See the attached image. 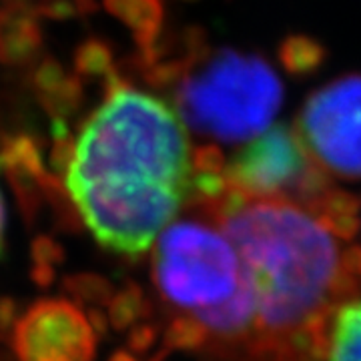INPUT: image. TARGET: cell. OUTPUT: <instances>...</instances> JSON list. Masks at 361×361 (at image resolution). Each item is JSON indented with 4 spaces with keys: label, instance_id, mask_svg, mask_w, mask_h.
Here are the masks:
<instances>
[{
    "label": "cell",
    "instance_id": "22",
    "mask_svg": "<svg viewBox=\"0 0 361 361\" xmlns=\"http://www.w3.org/2000/svg\"><path fill=\"white\" fill-rule=\"evenodd\" d=\"M73 159H75V141L71 139V135L63 139H54L51 151V169L54 171V175H66Z\"/></svg>",
    "mask_w": 361,
    "mask_h": 361
},
{
    "label": "cell",
    "instance_id": "25",
    "mask_svg": "<svg viewBox=\"0 0 361 361\" xmlns=\"http://www.w3.org/2000/svg\"><path fill=\"white\" fill-rule=\"evenodd\" d=\"M87 319H89V325L92 327L94 336H104V334H106L109 317H106L103 311H101V307H90Z\"/></svg>",
    "mask_w": 361,
    "mask_h": 361
},
{
    "label": "cell",
    "instance_id": "20",
    "mask_svg": "<svg viewBox=\"0 0 361 361\" xmlns=\"http://www.w3.org/2000/svg\"><path fill=\"white\" fill-rule=\"evenodd\" d=\"M68 77L65 71V66L61 65L54 59H44L32 73V87L37 90V94L52 90L54 87H59L65 78Z\"/></svg>",
    "mask_w": 361,
    "mask_h": 361
},
{
    "label": "cell",
    "instance_id": "5",
    "mask_svg": "<svg viewBox=\"0 0 361 361\" xmlns=\"http://www.w3.org/2000/svg\"><path fill=\"white\" fill-rule=\"evenodd\" d=\"M66 193L94 239L129 257H137L153 245L187 197L171 185L123 179L71 185Z\"/></svg>",
    "mask_w": 361,
    "mask_h": 361
},
{
    "label": "cell",
    "instance_id": "14",
    "mask_svg": "<svg viewBox=\"0 0 361 361\" xmlns=\"http://www.w3.org/2000/svg\"><path fill=\"white\" fill-rule=\"evenodd\" d=\"M37 97H39L40 106L52 121H66L80 109L82 99H85V87L77 75H68L59 87L40 92Z\"/></svg>",
    "mask_w": 361,
    "mask_h": 361
},
{
    "label": "cell",
    "instance_id": "12",
    "mask_svg": "<svg viewBox=\"0 0 361 361\" xmlns=\"http://www.w3.org/2000/svg\"><path fill=\"white\" fill-rule=\"evenodd\" d=\"M279 61L287 75L297 78L313 77L327 61L325 44L310 35H289L279 44Z\"/></svg>",
    "mask_w": 361,
    "mask_h": 361
},
{
    "label": "cell",
    "instance_id": "6",
    "mask_svg": "<svg viewBox=\"0 0 361 361\" xmlns=\"http://www.w3.org/2000/svg\"><path fill=\"white\" fill-rule=\"evenodd\" d=\"M225 177L243 197L291 201L310 209L334 189L329 175L287 125H273L251 139L225 165Z\"/></svg>",
    "mask_w": 361,
    "mask_h": 361
},
{
    "label": "cell",
    "instance_id": "24",
    "mask_svg": "<svg viewBox=\"0 0 361 361\" xmlns=\"http://www.w3.org/2000/svg\"><path fill=\"white\" fill-rule=\"evenodd\" d=\"M16 303H14L11 297H4V299H0V334H4V331H8L11 327L16 322Z\"/></svg>",
    "mask_w": 361,
    "mask_h": 361
},
{
    "label": "cell",
    "instance_id": "4",
    "mask_svg": "<svg viewBox=\"0 0 361 361\" xmlns=\"http://www.w3.org/2000/svg\"><path fill=\"white\" fill-rule=\"evenodd\" d=\"M243 263L223 231L199 221H180L163 229L155 251V279L177 307H215L239 289Z\"/></svg>",
    "mask_w": 361,
    "mask_h": 361
},
{
    "label": "cell",
    "instance_id": "3",
    "mask_svg": "<svg viewBox=\"0 0 361 361\" xmlns=\"http://www.w3.org/2000/svg\"><path fill=\"white\" fill-rule=\"evenodd\" d=\"M283 103L273 66L253 52L207 49L175 85V106L195 133L221 142L251 141Z\"/></svg>",
    "mask_w": 361,
    "mask_h": 361
},
{
    "label": "cell",
    "instance_id": "15",
    "mask_svg": "<svg viewBox=\"0 0 361 361\" xmlns=\"http://www.w3.org/2000/svg\"><path fill=\"white\" fill-rule=\"evenodd\" d=\"M145 311H147V301H145L141 287L129 283L123 291L113 295L106 317L116 331H127L130 327H135V323L145 315Z\"/></svg>",
    "mask_w": 361,
    "mask_h": 361
},
{
    "label": "cell",
    "instance_id": "23",
    "mask_svg": "<svg viewBox=\"0 0 361 361\" xmlns=\"http://www.w3.org/2000/svg\"><path fill=\"white\" fill-rule=\"evenodd\" d=\"M155 337V327H151V325H135V327H130L129 348L133 349V351L142 353V351H147L149 348H153Z\"/></svg>",
    "mask_w": 361,
    "mask_h": 361
},
{
    "label": "cell",
    "instance_id": "13",
    "mask_svg": "<svg viewBox=\"0 0 361 361\" xmlns=\"http://www.w3.org/2000/svg\"><path fill=\"white\" fill-rule=\"evenodd\" d=\"M75 73L80 80H97L109 77L115 71V52L101 39H89L78 44L73 56Z\"/></svg>",
    "mask_w": 361,
    "mask_h": 361
},
{
    "label": "cell",
    "instance_id": "8",
    "mask_svg": "<svg viewBox=\"0 0 361 361\" xmlns=\"http://www.w3.org/2000/svg\"><path fill=\"white\" fill-rule=\"evenodd\" d=\"M18 361H92L97 336L89 319L66 299H42L14 325Z\"/></svg>",
    "mask_w": 361,
    "mask_h": 361
},
{
    "label": "cell",
    "instance_id": "26",
    "mask_svg": "<svg viewBox=\"0 0 361 361\" xmlns=\"http://www.w3.org/2000/svg\"><path fill=\"white\" fill-rule=\"evenodd\" d=\"M109 361H137L130 353H127V351H116V353H113L111 355V360Z\"/></svg>",
    "mask_w": 361,
    "mask_h": 361
},
{
    "label": "cell",
    "instance_id": "2",
    "mask_svg": "<svg viewBox=\"0 0 361 361\" xmlns=\"http://www.w3.org/2000/svg\"><path fill=\"white\" fill-rule=\"evenodd\" d=\"M191 149L177 115L127 82L104 97L75 142L65 187L101 179L153 180L189 193Z\"/></svg>",
    "mask_w": 361,
    "mask_h": 361
},
{
    "label": "cell",
    "instance_id": "9",
    "mask_svg": "<svg viewBox=\"0 0 361 361\" xmlns=\"http://www.w3.org/2000/svg\"><path fill=\"white\" fill-rule=\"evenodd\" d=\"M42 49V28L35 8L25 2H8L0 8V63L23 66Z\"/></svg>",
    "mask_w": 361,
    "mask_h": 361
},
{
    "label": "cell",
    "instance_id": "7",
    "mask_svg": "<svg viewBox=\"0 0 361 361\" xmlns=\"http://www.w3.org/2000/svg\"><path fill=\"white\" fill-rule=\"evenodd\" d=\"M295 130L327 175L361 179V75L339 77L310 94Z\"/></svg>",
    "mask_w": 361,
    "mask_h": 361
},
{
    "label": "cell",
    "instance_id": "27",
    "mask_svg": "<svg viewBox=\"0 0 361 361\" xmlns=\"http://www.w3.org/2000/svg\"><path fill=\"white\" fill-rule=\"evenodd\" d=\"M2 235H4V203L0 195V251H2Z\"/></svg>",
    "mask_w": 361,
    "mask_h": 361
},
{
    "label": "cell",
    "instance_id": "19",
    "mask_svg": "<svg viewBox=\"0 0 361 361\" xmlns=\"http://www.w3.org/2000/svg\"><path fill=\"white\" fill-rule=\"evenodd\" d=\"M30 257H32V265L56 269L65 261V251L54 239L40 235L30 245Z\"/></svg>",
    "mask_w": 361,
    "mask_h": 361
},
{
    "label": "cell",
    "instance_id": "10",
    "mask_svg": "<svg viewBox=\"0 0 361 361\" xmlns=\"http://www.w3.org/2000/svg\"><path fill=\"white\" fill-rule=\"evenodd\" d=\"M322 351L325 361H361V297H349L329 315Z\"/></svg>",
    "mask_w": 361,
    "mask_h": 361
},
{
    "label": "cell",
    "instance_id": "16",
    "mask_svg": "<svg viewBox=\"0 0 361 361\" xmlns=\"http://www.w3.org/2000/svg\"><path fill=\"white\" fill-rule=\"evenodd\" d=\"M68 295L90 307H104L113 299V285L97 273H78L65 279Z\"/></svg>",
    "mask_w": 361,
    "mask_h": 361
},
{
    "label": "cell",
    "instance_id": "11",
    "mask_svg": "<svg viewBox=\"0 0 361 361\" xmlns=\"http://www.w3.org/2000/svg\"><path fill=\"white\" fill-rule=\"evenodd\" d=\"M103 6L133 35L139 51H147L157 42L163 30L161 0H103Z\"/></svg>",
    "mask_w": 361,
    "mask_h": 361
},
{
    "label": "cell",
    "instance_id": "17",
    "mask_svg": "<svg viewBox=\"0 0 361 361\" xmlns=\"http://www.w3.org/2000/svg\"><path fill=\"white\" fill-rule=\"evenodd\" d=\"M209 339L205 327L195 319L193 315L177 317L169 325L165 334V345L167 349H180V351H193L205 345Z\"/></svg>",
    "mask_w": 361,
    "mask_h": 361
},
{
    "label": "cell",
    "instance_id": "1",
    "mask_svg": "<svg viewBox=\"0 0 361 361\" xmlns=\"http://www.w3.org/2000/svg\"><path fill=\"white\" fill-rule=\"evenodd\" d=\"M215 207L253 285L259 341L285 361L322 351L329 315L361 279L360 253L310 207L231 187Z\"/></svg>",
    "mask_w": 361,
    "mask_h": 361
},
{
    "label": "cell",
    "instance_id": "21",
    "mask_svg": "<svg viewBox=\"0 0 361 361\" xmlns=\"http://www.w3.org/2000/svg\"><path fill=\"white\" fill-rule=\"evenodd\" d=\"M191 169L193 171H213L221 173L225 171V159L215 145H205L191 153Z\"/></svg>",
    "mask_w": 361,
    "mask_h": 361
},
{
    "label": "cell",
    "instance_id": "18",
    "mask_svg": "<svg viewBox=\"0 0 361 361\" xmlns=\"http://www.w3.org/2000/svg\"><path fill=\"white\" fill-rule=\"evenodd\" d=\"M97 8V0H40L35 13L49 20H71L92 14Z\"/></svg>",
    "mask_w": 361,
    "mask_h": 361
}]
</instances>
